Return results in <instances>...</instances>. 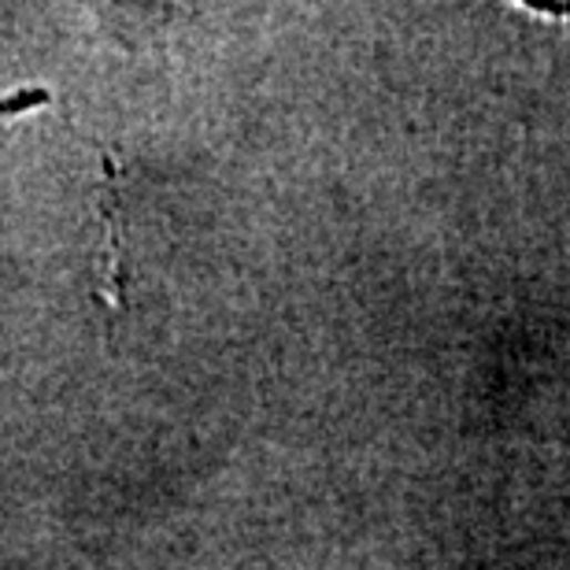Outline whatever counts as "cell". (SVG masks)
<instances>
[{
  "label": "cell",
  "mask_w": 570,
  "mask_h": 570,
  "mask_svg": "<svg viewBox=\"0 0 570 570\" xmlns=\"http://www.w3.org/2000/svg\"><path fill=\"white\" fill-rule=\"evenodd\" d=\"M30 101H49L45 90H34V93H19L12 101H0V112H19V108H34Z\"/></svg>",
  "instance_id": "obj_2"
},
{
  "label": "cell",
  "mask_w": 570,
  "mask_h": 570,
  "mask_svg": "<svg viewBox=\"0 0 570 570\" xmlns=\"http://www.w3.org/2000/svg\"><path fill=\"white\" fill-rule=\"evenodd\" d=\"M115 163L104 156V185H101V218H104V271H101V297L108 308H126V263H123V212H119V185Z\"/></svg>",
  "instance_id": "obj_1"
}]
</instances>
